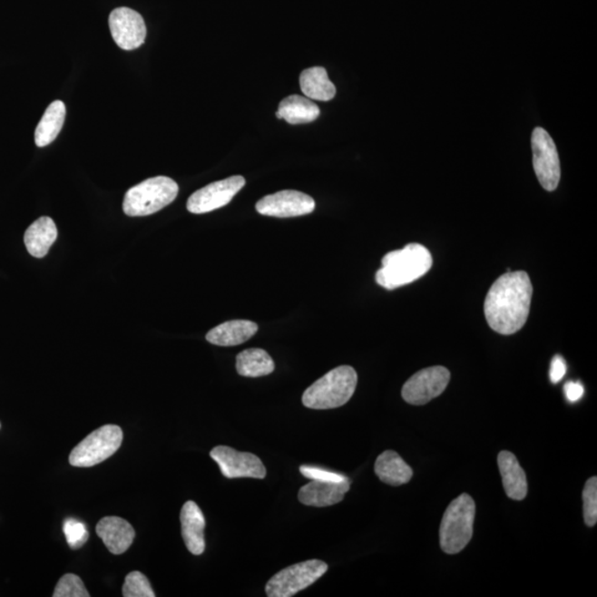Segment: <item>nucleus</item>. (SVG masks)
I'll list each match as a JSON object with an SVG mask.
<instances>
[{
	"instance_id": "1",
	"label": "nucleus",
	"mask_w": 597,
	"mask_h": 597,
	"mask_svg": "<svg viewBox=\"0 0 597 597\" xmlns=\"http://www.w3.org/2000/svg\"><path fill=\"white\" fill-rule=\"evenodd\" d=\"M533 287L525 271H510L498 278L484 300L490 328L504 336L517 333L528 320Z\"/></svg>"
},
{
	"instance_id": "2",
	"label": "nucleus",
	"mask_w": 597,
	"mask_h": 597,
	"mask_svg": "<svg viewBox=\"0 0 597 597\" xmlns=\"http://www.w3.org/2000/svg\"><path fill=\"white\" fill-rule=\"evenodd\" d=\"M433 257L426 247L409 244L401 250L388 252L377 272V285L387 290L397 289L419 279L431 269Z\"/></svg>"
},
{
	"instance_id": "3",
	"label": "nucleus",
	"mask_w": 597,
	"mask_h": 597,
	"mask_svg": "<svg viewBox=\"0 0 597 597\" xmlns=\"http://www.w3.org/2000/svg\"><path fill=\"white\" fill-rule=\"evenodd\" d=\"M357 386V374L352 367L333 368L318 378L302 396V403L311 409H332L343 406L353 396Z\"/></svg>"
},
{
	"instance_id": "4",
	"label": "nucleus",
	"mask_w": 597,
	"mask_h": 597,
	"mask_svg": "<svg viewBox=\"0 0 597 597\" xmlns=\"http://www.w3.org/2000/svg\"><path fill=\"white\" fill-rule=\"evenodd\" d=\"M179 185L166 176L152 177L126 191L123 210L130 217L155 214L173 202Z\"/></svg>"
},
{
	"instance_id": "5",
	"label": "nucleus",
	"mask_w": 597,
	"mask_h": 597,
	"mask_svg": "<svg viewBox=\"0 0 597 597\" xmlns=\"http://www.w3.org/2000/svg\"><path fill=\"white\" fill-rule=\"evenodd\" d=\"M475 515V501L469 494H460L450 503L439 530L444 553L456 554L467 546L473 538Z\"/></svg>"
},
{
	"instance_id": "6",
	"label": "nucleus",
	"mask_w": 597,
	"mask_h": 597,
	"mask_svg": "<svg viewBox=\"0 0 597 597\" xmlns=\"http://www.w3.org/2000/svg\"><path fill=\"white\" fill-rule=\"evenodd\" d=\"M122 429L116 425H104L73 449L69 463L78 468L93 467L113 456L122 445Z\"/></svg>"
},
{
	"instance_id": "7",
	"label": "nucleus",
	"mask_w": 597,
	"mask_h": 597,
	"mask_svg": "<svg viewBox=\"0 0 597 597\" xmlns=\"http://www.w3.org/2000/svg\"><path fill=\"white\" fill-rule=\"evenodd\" d=\"M328 566L320 560H308L293 564L278 572L268 581L266 593L269 597H291L313 583L327 573Z\"/></svg>"
},
{
	"instance_id": "8",
	"label": "nucleus",
	"mask_w": 597,
	"mask_h": 597,
	"mask_svg": "<svg viewBox=\"0 0 597 597\" xmlns=\"http://www.w3.org/2000/svg\"><path fill=\"white\" fill-rule=\"evenodd\" d=\"M533 152L534 171L540 184L545 191H555L561 180L558 150L553 138L543 128L533 131Z\"/></svg>"
},
{
	"instance_id": "9",
	"label": "nucleus",
	"mask_w": 597,
	"mask_h": 597,
	"mask_svg": "<svg viewBox=\"0 0 597 597\" xmlns=\"http://www.w3.org/2000/svg\"><path fill=\"white\" fill-rule=\"evenodd\" d=\"M246 184V180L240 175L214 181L210 185L196 191L187 201V210L191 214H206L229 205L234 197Z\"/></svg>"
},
{
	"instance_id": "10",
	"label": "nucleus",
	"mask_w": 597,
	"mask_h": 597,
	"mask_svg": "<svg viewBox=\"0 0 597 597\" xmlns=\"http://www.w3.org/2000/svg\"><path fill=\"white\" fill-rule=\"evenodd\" d=\"M449 381L450 373L446 367L424 368L404 384L402 396L405 402L419 406L443 394Z\"/></svg>"
},
{
	"instance_id": "11",
	"label": "nucleus",
	"mask_w": 597,
	"mask_h": 597,
	"mask_svg": "<svg viewBox=\"0 0 597 597\" xmlns=\"http://www.w3.org/2000/svg\"><path fill=\"white\" fill-rule=\"evenodd\" d=\"M210 457L219 464L220 472L226 478L266 477V467L254 454L237 452L229 446H217L211 449Z\"/></svg>"
},
{
	"instance_id": "12",
	"label": "nucleus",
	"mask_w": 597,
	"mask_h": 597,
	"mask_svg": "<svg viewBox=\"0 0 597 597\" xmlns=\"http://www.w3.org/2000/svg\"><path fill=\"white\" fill-rule=\"evenodd\" d=\"M315 209V200L298 191H278L276 194L265 196L256 205L259 214L277 219L305 216L311 214Z\"/></svg>"
},
{
	"instance_id": "13",
	"label": "nucleus",
	"mask_w": 597,
	"mask_h": 597,
	"mask_svg": "<svg viewBox=\"0 0 597 597\" xmlns=\"http://www.w3.org/2000/svg\"><path fill=\"white\" fill-rule=\"evenodd\" d=\"M109 26L115 44L123 50L140 48L148 34L143 17L128 7L114 9L110 14Z\"/></svg>"
},
{
	"instance_id": "14",
	"label": "nucleus",
	"mask_w": 597,
	"mask_h": 597,
	"mask_svg": "<svg viewBox=\"0 0 597 597\" xmlns=\"http://www.w3.org/2000/svg\"><path fill=\"white\" fill-rule=\"evenodd\" d=\"M350 488V479L341 483L312 480L311 483L303 485L298 490V498L301 504L308 505V507H330V505L341 503Z\"/></svg>"
},
{
	"instance_id": "15",
	"label": "nucleus",
	"mask_w": 597,
	"mask_h": 597,
	"mask_svg": "<svg viewBox=\"0 0 597 597\" xmlns=\"http://www.w3.org/2000/svg\"><path fill=\"white\" fill-rule=\"evenodd\" d=\"M97 533L111 553L123 554L132 545L135 531L128 521L120 517H105L99 521Z\"/></svg>"
},
{
	"instance_id": "16",
	"label": "nucleus",
	"mask_w": 597,
	"mask_h": 597,
	"mask_svg": "<svg viewBox=\"0 0 597 597\" xmlns=\"http://www.w3.org/2000/svg\"><path fill=\"white\" fill-rule=\"evenodd\" d=\"M181 535L190 553L194 555L204 553L206 521L201 508L194 501H187L181 508Z\"/></svg>"
},
{
	"instance_id": "17",
	"label": "nucleus",
	"mask_w": 597,
	"mask_h": 597,
	"mask_svg": "<svg viewBox=\"0 0 597 597\" xmlns=\"http://www.w3.org/2000/svg\"><path fill=\"white\" fill-rule=\"evenodd\" d=\"M498 465L503 477L505 494L514 500H524L528 494V482L524 469L513 453L504 450L498 456Z\"/></svg>"
},
{
	"instance_id": "18",
	"label": "nucleus",
	"mask_w": 597,
	"mask_h": 597,
	"mask_svg": "<svg viewBox=\"0 0 597 597\" xmlns=\"http://www.w3.org/2000/svg\"><path fill=\"white\" fill-rule=\"evenodd\" d=\"M258 331L257 323L231 320L217 326L206 334V340L214 346L235 347L250 340Z\"/></svg>"
},
{
	"instance_id": "19",
	"label": "nucleus",
	"mask_w": 597,
	"mask_h": 597,
	"mask_svg": "<svg viewBox=\"0 0 597 597\" xmlns=\"http://www.w3.org/2000/svg\"><path fill=\"white\" fill-rule=\"evenodd\" d=\"M58 230L50 217H40L24 232V241L30 255L44 258L57 240Z\"/></svg>"
},
{
	"instance_id": "20",
	"label": "nucleus",
	"mask_w": 597,
	"mask_h": 597,
	"mask_svg": "<svg viewBox=\"0 0 597 597\" xmlns=\"http://www.w3.org/2000/svg\"><path fill=\"white\" fill-rule=\"evenodd\" d=\"M376 474L381 482L398 487L411 482L413 469L396 452L387 450L377 459Z\"/></svg>"
},
{
	"instance_id": "21",
	"label": "nucleus",
	"mask_w": 597,
	"mask_h": 597,
	"mask_svg": "<svg viewBox=\"0 0 597 597\" xmlns=\"http://www.w3.org/2000/svg\"><path fill=\"white\" fill-rule=\"evenodd\" d=\"M320 115V109L310 99L301 95H290L283 99L278 108V119L286 120L290 124H305L313 122Z\"/></svg>"
},
{
	"instance_id": "22",
	"label": "nucleus",
	"mask_w": 597,
	"mask_h": 597,
	"mask_svg": "<svg viewBox=\"0 0 597 597\" xmlns=\"http://www.w3.org/2000/svg\"><path fill=\"white\" fill-rule=\"evenodd\" d=\"M65 114H67V111H65V105L63 101H54L48 106L37 125V129H35V145L39 146V148H44V146L52 144L57 139L60 131L63 129Z\"/></svg>"
},
{
	"instance_id": "23",
	"label": "nucleus",
	"mask_w": 597,
	"mask_h": 597,
	"mask_svg": "<svg viewBox=\"0 0 597 597\" xmlns=\"http://www.w3.org/2000/svg\"><path fill=\"white\" fill-rule=\"evenodd\" d=\"M300 88L308 99L323 103L332 100L337 94L336 85L331 83L327 70L322 67L303 71L300 75Z\"/></svg>"
},
{
	"instance_id": "24",
	"label": "nucleus",
	"mask_w": 597,
	"mask_h": 597,
	"mask_svg": "<svg viewBox=\"0 0 597 597\" xmlns=\"http://www.w3.org/2000/svg\"><path fill=\"white\" fill-rule=\"evenodd\" d=\"M238 374L245 377H261L275 371V362L262 348H248L236 358Z\"/></svg>"
},
{
	"instance_id": "25",
	"label": "nucleus",
	"mask_w": 597,
	"mask_h": 597,
	"mask_svg": "<svg viewBox=\"0 0 597 597\" xmlns=\"http://www.w3.org/2000/svg\"><path fill=\"white\" fill-rule=\"evenodd\" d=\"M122 594L124 597H154L150 581L143 573L135 571L126 575Z\"/></svg>"
},
{
	"instance_id": "26",
	"label": "nucleus",
	"mask_w": 597,
	"mask_h": 597,
	"mask_svg": "<svg viewBox=\"0 0 597 597\" xmlns=\"http://www.w3.org/2000/svg\"><path fill=\"white\" fill-rule=\"evenodd\" d=\"M54 597H89L83 580L75 574H65L55 586Z\"/></svg>"
},
{
	"instance_id": "27",
	"label": "nucleus",
	"mask_w": 597,
	"mask_h": 597,
	"mask_svg": "<svg viewBox=\"0 0 597 597\" xmlns=\"http://www.w3.org/2000/svg\"><path fill=\"white\" fill-rule=\"evenodd\" d=\"M584 521L589 527L597 523V478L592 477L586 482L583 490Z\"/></svg>"
},
{
	"instance_id": "28",
	"label": "nucleus",
	"mask_w": 597,
	"mask_h": 597,
	"mask_svg": "<svg viewBox=\"0 0 597 597\" xmlns=\"http://www.w3.org/2000/svg\"><path fill=\"white\" fill-rule=\"evenodd\" d=\"M64 533L71 549H80L87 543L89 533L87 527L81 521L69 518L64 521Z\"/></svg>"
},
{
	"instance_id": "29",
	"label": "nucleus",
	"mask_w": 597,
	"mask_h": 597,
	"mask_svg": "<svg viewBox=\"0 0 597 597\" xmlns=\"http://www.w3.org/2000/svg\"><path fill=\"white\" fill-rule=\"evenodd\" d=\"M300 473L308 479L320 480V482L341 483L348 479L347 475L315 467V465H301Z\"/></svg>"
},
{
	"instance_id": "30",
	"label": "nucleus",
	"mask_w": 597,
	"mask_h": 597,
	"mask_svg": "<svg viewBox=\"0 0 597 597\" xmlns=\"http://www.w3.org/2000/svg\"><path fill=\"white\" fill-rule=\"evenodd\" d=\"M566 373V364L563 357L555 356L551 363L550 378L553 383H559Z\"/></svg>"
},
{
	"instance_id": "31",
	"label": "nucleus",
	"mask_w": 597,
	"mask_h": 597,
	"mask_svg": "<svg viewBox=\"0 0 597 597\" xmlns=\"http://www.w3.org/2000/svg\"><path fill=\"white\" fill-rule=\"evenodd\" d=\"M564 391L566 398L570 402L574 403L578 402L583 396L584 387L579 382H569L565 384Z\"/></svg>"
}]
</instances>
